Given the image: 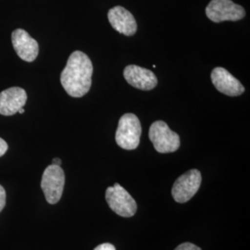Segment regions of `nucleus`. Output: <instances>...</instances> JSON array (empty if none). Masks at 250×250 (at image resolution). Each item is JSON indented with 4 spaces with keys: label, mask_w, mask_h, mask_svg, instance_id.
Listing matches in <instances>:
<instances>
[{
    "label": "nucleus",
    "mask_w": 250,
    "mask_h": 250,
    "mask_svg": "<svg viewBox=\"0 0 250 250\" xmlns=\"http://www.w3.org/2000/svg\"><path fill=\"white\" fill-rule=\"evenodd\" d=\"M94 250H116V249L112 244L104 243V244H101L98 246Z\"/></svg>",
    "instance_id": "obj_15"
},
{
    "label": "nucleus",
    "mask_w": 250,
    "mask_h": 250,
    "mask_svg": "<svg viewBox=\"0 0 250 250\" xmlns=\"http://www.w3.org/2000/svg\"><path fill=\"white\" fill-rule=\"evenodd\" d=\"M24 111H25V110H24V108H23V107H21V108H20V109H19V113H21V114H22V113H24Z\"/></svg>",
    "instance_id": "obj_18"
},
{
    "label": "nucleus",
    "mask_w": 250,
    "mask_h": 250,
    "mask_svg": "<svg viewBox=\"0 0 250 250\" xmlns=\"http://www.w3.org/2000/svg\"><path fill=\"white\" fill-rule=\"evenodd\" d=\"M201 172L197 169L188 170L173 184L171 196L178 203H186L194 197L201 186Z\"/></svg>",
    "instance_id": "obj_6"
},
{
    "label": "nucleus",
    "mask_w": 250,
    "mask_h": 250,
    "mask_svg": "<svg viewBox=\"0 0 250 250\" xmlns=\"http://www.w3.org/2000/svg\"><path fill=\"white\" fill-rule=\"evenodd\" d=\"M107 18L112 28L120 34L132 36L137 31V23L133 14L121 6L109 9Z\"/></svg>",
    "instance_id": "obj_12"
},
{
    "label": "nucleus",
    "mask_w": 250,
    "mask_h": 250,
    "mask_svg": "<svg viewBox=\"0 0 250 250\" xmlns=\"http://www.w3.org/2000/svg\"><path fill=\"white\" fill-rule=\"evenodd\" d=\"M6 206V191L2 186H0V212Z\"/></svg>",
    "instance_id": "obj_14"
},
{
    "label": "nucleus",
    "mask_w": 250,
    "mask_h": 250,
    "mask_svg": "<svg viewBox=\"0 0 250 250\" xmlns=\"http://www.w3.org/2000/svg\"><path fill=\"white\" fill-rule=\"evenodd\" d=\"M210 77L215 88L224 95L237 97L245 92V88L241 83L224 68H215L211 72Z\"/></svg>",
    "instance_id": "obj_9"
},
{
    "label": "nucleus",
    "mask_w": 250,
    "mask_h": 250,
    "mask_svg": "<svg viewBox=\"0 0 250 250\" xmlns=\"http://www.w3.org/2000/svg\"><path fill=\"white\" fill-rule=\"evenodd\" d=\"M27 94L21 87H10L0 93V114L12 116L26 104Z\"/></svg>",
    "instance_id": "obj_11"
},
{
    "label": "nucleus",
    "mask_w": 250,
    "mask_h": 250,
    "mask_svg": "<svg viewBox=\"0 0 250 250\" xmlns=\"http://www.w3.org/2000/svg\"><path fill=\"white\" fill-rule=\"evenodd\" d=\"M141 133L139 119L133 113H126L119 121L115 134L117 145L126 150L135 149L140 143Z\"/></svg>",
    "instance_id": "obj_2"
},
{
    "label": "nucleus",
    "mask_w": 250,
    "mask_h": 250,
    "mask_svg": "<svg viewBox=\"0 0 250 250\" xmlns=\"http://www.w3.org/2000/svg\"><path fill=\"white\" fill-rule=\"evenodd\" d=\"M92 74L93 64L88 56L82 51H74L61 75L63 88L72 98H82L89 92Z\"/></svg>",
    "instance_id": "obj_1"
},
{
    "label": "nucleus",
    "mask_w": 250,
    "mask_h": 250,
    "mask_svg": "<svg viewBox=\"0 0 250 250\" xmlns=\"http://www.w3.org/2000/svg\"><path fill=\"white\" fill-rule=\"evenodd\" d=\"M106 201L109 208L122 217H133L137 210V204L133 197L119 184L109 187L106 190Z\"/></svg>",
    "instance_id": "obj_5"
},
{
    "label": "nucleus",
    "mask_w": 250,
    "mask_h": 250,
    "mask_svg": "<svg viewBox=\"0 0 250 250\" xmlns=\"http://www.w3.org/2000/svg\"><path fill=\"white\" fill-rule=\"evenodd\" d=\"M126 82L137 89L149 91L158 84V79L154 72L136 65H128L124 72Z\"/></svg>",
    "instance_id": "obj_10"
},
{
    "label": "nucleus",
    "mask_w": 250,
    "mask_h": 250,
    "mask_svg": "<svg viewBox=\"0 0 250 250\" xmlns=\"http://www.w3.org/2000/svg\"><path fill=\"white\" fill-rule=\"evenodd\" d=\"M12 45L19 57L27 62H32L36 60L39 52L37 41L23 29H17L11 36Z\"/></svg>",
    "instance_id": "obj_8"
},
{
    "label": "nucleus",
    "mask_w": 250,
    "mask_h": 250,
    "mask_svg": "<svg viewBox=\"0 0 250 250\" xmlns=\"http://www.w3.org/2000/svg\"><path fill=\"white\" fill-rule=\"evenodd\" d=\"M64 185L65 174L62 167L53 164L46 167L42 176L41 188L49 204L53 205L61 200Z\"/></svg>",
    "instance_id": "obj_4"
},
{
    "label": "nucleus",
    "mask_w": 250,
    "mask_h": 250,
    "mask_svg": "<svg viewBox=\"0 0 250 250\" xmlns=\"http://www.w3.org/2000/svg\"><path fill=\"white\" fill-rule=\"evenodd\" d=\"M207 17L213 22L236 21L246 16L245 9L232 0H211L206 8Z\"/></svg>",
    "instance_id": "obj_7"
},
{
    "label": "nucleus",
    "mask_w": 250,
    "mask_h": 250,
    "mask_svg": "<svg viewBox=\"0 0 250 250\" xmlns=\"http://www.w3.org/2000/svg\"><path fill=\"white\" fill-rule=\"evenodd\" d=\"M52 164L53 165H57V166H61L62 165V160L59 158H55L52 161Z\"/></svg>",
    "instance_id": "obj_17"
},
{
    "label": "nucleus",
    "mask_w": 250,
    "mask_h": 250,
    "mask_svg": "<svg viewBox=\"0 0 250 250\" xmlns=\"http://www.w3.org/2000/svg\"><path fill=\"white\" fill-rule=\"evenodd\" d=\"M9 148V146L7 142L0 137V157H2Z\"/></svg>",
    "instance_id": "obj_16"
},
{
    "label": "nucleus",
    "mask_w": 250,
    "mask_h": 250,
    "mask_svg": "<svg viewBox=\"0 0 250 250\" xmlns=\"http://www.w3.org/2000/svg\"><path fill=\"white\" fill-rule=\"evenodd\" d=\"M148 135L155 149L159 153L175 152L180 147L181 141L178 134L171 131L168 125L162 121L152 124Z\"/></svg>",
    "instance_id": "obj_3"
},
{
    "label": "nucleus",
    "mask_w": 250,
    "mask_h": 250,
    "mask_svg": "<svg viewBox=\"0 0 250 250\" xmlns=\"http://www.w3.org/2000/svg\"><path fill=\"white\" fill-rule=\"evenodd\" d=\"M174 250H202L200 248H198L196 245L192 244V243H183L181 245H179L178 247Z\"/></svg>",
    "instance_id": "obj_13"
}]
</instances>
